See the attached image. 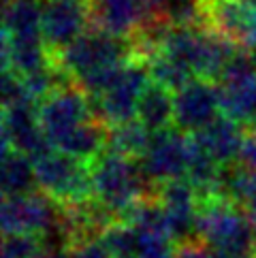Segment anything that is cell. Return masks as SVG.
I'll use <instances>...</instances> for the list:
<instances>
[{
	"label": "cell",
	"instance_id": "obj_1",
	"mask_svg": "<svg viewBox=\"0 0 256 258\" xmlns=\"http://www.w3.org/2000/svg\"><path fill=\"white\" fill-rule=\"evenodd\" d=\"M218 258H254L256 222L239 203L226 197L201 199L199 235Z\"/></svg>",
	"mask_w": 256,
	"mask_h": 258
},
{
	"label": "cell",
	"instance_id": "obj_2",
	"mask_svg": "<svg viewBox=\"0 0 256 258\" xmlns=\"http://www.w3.org/2000/svg\"><path fill=\"white\" fill-rule=\"evenodd\" d=\"M92 171L94 199L115 214L124 218L135 203L156 195V188L150 183L137 158H128L124 154L105 150L90 162Z\"/></svg>",
	"mask_w": 256,
	"mask_h": 258
},
{
	"label": "cell",
	"instance_id": "obj_3",
	"mask_svg": "<svg viewBox=\"0 0 256 258\" xmlns=\"http://www.w3.org/2000/svg\"><path fill=\"white\" fill-rule=\"evenodd\" d=\"M135 56H139V53H137L133 39H124V36L92 26L69 47L53 53V62L64 75H69L73 81H79L90 73L117 67V64H124Z\"/></svg>",
	"mask_w": 256,
	"mask_h": 258
},
{
	"label": "cell",
	"instance_id": "obj_4",
	"mask_svg": "<svg viewBox=\"0 0 256 258\" xmlns=\"http://www.w3.org/2000/svg\"><path fill=\"white\" fill-rule=\"evenodd\" d=\"M36 186L58 205H77L94 199L90 164L73 156L51 150L34 160Z\"/></svg>",
	"mask_w": 256,
	"mask_h": 258
},
{
	"label": "cell",
	"instance_id": "obj_5",
	"mask_svg": "<svg viewBox=\"0 0 256 258\" xmlns=\"http://www.w3.org/2000/svg\"><path fill=\"white\" fill-rule=\"evenodd\" d=\"M150 84L152 75L148 62L141 56L131 58L122 67L120 75L113 79V84L98 96H92L94 115L107 126H115L137 117L139 100Z\"/></svg>",
	"mask_w": 256,
	"mask_h": 258
},
{
	"label": "cell",
	"instance_id": "obj_6",
	"mask_svg": "<svg viewBox=\"0 0 256 258\" xmlns=\"http://www.w3.org/2000/svg\"><path fill=\"white\" fill-rule=\"evenodd\" d=\"M62 209L45 192L36 188L28 195L5 197L0 222L5 235H39L49 237L60 230Z\"/></svg>",
	"mask_w": 256,
	"mask_h": 258
},
{
	"label": "cell",
	"instance_id": "obj_7",
	"mask_svg": "<svg viewBox=\"0 0 256 258\" xmlns=\"http://www.w3.org/2000/svg\"><path fill=\"white\" fill-rule=\"evenodd\" d=\"M192 160V135L179 128L154 133L145 154L139 158V164L154 188L167 181L181 179L188 175V167Z\"/></svg>",
	"mask_w": 256,
	"mask_h": 258
},
{
	"label": "cell",
	"instance_id": "obj_8",
	"mask_svg": "<svg viewBox=\"0 0 256 258\" xmlns=\"http://www.w3.org/2000/svg\"><path fill=\"white\" fill-rule=\"evenodd\" d=\"M92 117V98L75 81L58 88L53 94L39 103V119L51 147H56L69 133H73Z\"/></svg>",
	"mask_w": 256,
	"mask_h": 258
},
{
	"label": "cell",
	"instance_id": "obj_9",
	"mask_svg": "<svg viewBox=\"0 0 256 258\" xmlns=\"http://www.w3.org/2000/svg\"><path fill=\"white\" fill-rule=\"evenodd\" d=\"M43 39L53 53L69 47L92 28V0H41Z\"/></svg>",
	"mask_w": 256,
	"mask_h": 258
},
{
	"label": "cell",
	"instance_id": "obj_10",
	"mask_svg": "<svg viewBox=\"0 0 256 258\" xmlns=\"http://www.w3.org/2000/svg\"><path fill=\"white\" fill-rule=\"evenodd\" d=\"M7 150H17L32 160L53 150L43 133L39 107L32 100L3 107V152Z\"/></svg>",
	"mask_w": 256,
	"mask_h": 258
},
{
	"label": "cell",
	"instance_id": "obj_11",
	"mask_svg": "<svg viewBox=\"0 0 256 258\" xmlns=\"http://www.w3.org/2000/svg\"><path fill=\"white\" fill-rule=\"evenodd\" d=\"M218 115H222V96L216 81L195 77L175 90V126L179 131L195 135Z\"/></svg>",
	"mask_w": 256,
	"mask_h": 258
},
{
	"label": "cell",
	"instance_id": "obj_12",
	"mask_svg": "<svg viewBox=\"0 0 256 258\" xmlns=\"http://www.w3.org/2000/svg\"><path fill=\"white\" fill-rule=\"evenodd\" d=\"M156 199L167 216L169 233L173 241L184 243L190 239H199V211L201 197L188 177L167 181L156 188Z\"/></svg>",
	"mask_w": 256,
	"mask_h": 258
},
{
	"label": "cell",
	"instance_id": "obj_13",
	"mask_svg": "<svg viewBox=\"0 0 256 258\" xmlns=\"http://www.w3.org/2000/svg\"><path fill=\"white\" fill-rule=\"evenodd\" d=\"M243 133H245V124H239L237 119L222 113L212 124H207L203 131L192 135V139L216 162H220L222 167H228V164L237 160V154H239V147L243 141Z\"/></svg>",
	"mask_w": 256,
	"mask_h": 258
},
{
	"label": "cell",
	"instance_id": "obj_14",
	"mask_svg": "<svg viewBox=\"0 0 256 258\" xmlns=\"http://www.w3.org/2000/svg\"><path fill=\"white\" fill-rule=\"evenodd\" d=\"M137 119L150 133H160L171 128L175 124V92L152 81L139 100Z\"/></svg>",
	"mask_w": 256,
	"mask_h": 258
},
{
	"label": "cell",
	"instance_id": "obj_15",
	"mask_svg": "<svg viewBox=\"0 0 256 258\" xmlns=\"http://www.w3.org/2000/svg\"><path fill=\"white\" fill-rule=\"evenodd\" d=\"M3 36L7 39H39L43 36L41 0H5Z\"/></svg>",
	"mask_w": 256,
	"mask_h": 258
},
{
	"label": "cell",
	"instance_id": "obj_16",
	"mask_svg": "<svg viewBox=\"0 0 256 258\" xmlns=\"http://www.w3.org/2000/svg\"><path fill=\"white\" fill-rule=\"evenodd\" d=\"M36 186V173L34 160L17 150L3 152V195L17 197L34 192Z\"/></svg>",
	"mask_w": 256,
	"mask_h": 258
},
{
	"label": "cell",
	"instance_id": "obj_17",
	"mask_svg": "<svg viewBox=\"0 0 256 258\" xmlns=\"http://www.w3.org/2000/svg\"><path fill=\"white\" fill-rule=\"evenodd\" d=\"M150 141H152L150 131L137 117H133V119H128V122L109 126L107 150L139 160L145 154V150H148Z\"/></svg>",
	"mask_w": 256,
	"mask_h": 258
},
{
	"label": "cell",
	"instance_id": "obj_18",
	"mask_svg": "<svg viewBox=\"0 0 256 258\" xmlns=\"http://www.w3.org/2000/svg\"><path fill=\"white\" fill-rule=\"evenodd\" d=\"M100 239L105 241L113 258H137L139 256L141 237L139 233L126 222V220H115L111 226H107Z\"/></svg>",
	"mask_w": 256,
	"mask_h": 258
},
{
	"label": "cell",
	"instance_id": "obj_19",
	"mask_svg": "<svg viewBox=\"0 0 256 258\" xmlns=\"http://www.w3.org/2000/svg\"><path fill=\"white\" fill-rule=\"evenodd\" d=\"M45 247V237L39 235H5L3 258H39Z\"/></svg>",
	"mask_w": 256,
	"mask_h": 258
},
{
	"label": "cell",
	"instance_id": "obj_20",
	"mask_svg": "<svg viewBox=\"0 0 256 258\" xmlns=\"http://www.w3.org/2000/svg\"><path fill=\"white\" fill-rule=\"evenodd\" d=\"M67 258H113L100 237H86L67 245Z\"/></svg>",
	"mask_w": 256,
	"mask_h": 258
},
{
	"label": "cell",
	"instance_id": "obj_21",
	"mask_svg": "<svg viewBox=\"0 0 256 258\" xmlns=\"http://www.w3.org/2000/svg\"><path fill=\"white\" fill-rule=\"evenodd\" d=\"M235 164H239L243 169H254L256 167V124H245L243 141L237 154Z\"/></svg>",
	"mask_w": 256,
	"mask_h": 258
},
{
	"label": "cell",
	"instance_id": "obj_22",
	"mask_svg": "<svg viewBox=\"0 0 256 258\" xmlns=\"http://www.w3.org/2000/svg\"><path fill=\"white\" fill-rule=\"evenodd\" d=\"M175 258H218L201 239H190V241L179 243L175 250Z\"/></svg>",
	"mask_w": 256,
	"mask_h": 258
}]
</instances>
